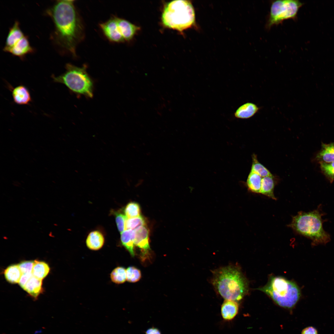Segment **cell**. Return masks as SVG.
I'll use <instances>...</instances> for the list:
<instances>
[{
  "label": "cell",
  "mask_w": 334,
  "mask_h": 334,
  "mask_svg": "<svg viewBox=\"0 0 334 334\" xmlns=\"http://www.w3.org/2000/svg\"><path fill=\"white\" fill-rule=\"evenodd\" d=\"M57 41L63 48L76 55V48L84 37L83 25L74 0H58L51 10Z\"/></svg>",
  "instance_id": "cell-1"
},
{
  "label": "cell",
  "mask_w": 334,
  "mask_h": 334,
  "mask_svg": "<svg viewBox=\"0 0 334 334\" xmlns=\"http://www.w3.org/2000/svg\"><path fill=\"white\" fill-rule=\"evenodd\" d=\"M212 282L216 290L225 300L239 301L248 290L247 280L240 268L235 265L216 270L213 273Z\"/></svg>",
  "instance_id": "cell-2"
},
{
  "label": "cell",
  "mask_w": 334,
  "mask_h": 334,
  "mask_svg": "<svg viewBox=\"0 0 334 334\" xmlns=\"http://www.w3.org/2000/svg\"><path fill=\"white\" fill-rule=\"evenodd\" d=\"M322 216L319 209L300 212L293 218L289 226L299 234L311 239L314 244H325L330 240V236L323 229Z\"/></svg>",
  "instance_id": "cell-3"
},
{
  "label": "cell",
  "mask_w": 334,
  "mask_h": 334,
  "mask_svg": "<svg viewBox=\"0 0 334 334\" xmlns=\"http://www.w3.org/2000/svg\"><path fill=\"white\" fill-rule=\"evenodd\" d=\"M161 19L165 27L182 32L193 24L195 20V11L189 1L174 0L165 5Z\"/></svg>",
  "instance_id": "cell-4"
},
{
  "label": "cell",
  "mask_w": 334,
  "mask_h": 334,
  "mask_svg": "<svg viewBox=\"0 0 334 334\" xmlns=\"http://www.w3.org/2000/svg\"><path fill=\"white\" fill-rule=\"evenodd\" d=\"M258 289L278 305L286 308L293 307L301 296L300 290L295 283L280 276L271 277L267 285Z\"/></svg>",
  "instance_id": "cell-5"
},
{
  "label": "cell",
  "mask_w": 334,
  "mask_h": 334,
  "mask_svg": "<svg viewBox=\"0 0 334 334\" xmlns=\"http://www.w3.org/2000/svg\"><path fill=\"white\" fill-rule=\"evenodd\" d=\"M66 71L58 76L53 75L55 82L62 84L71 91L89 98L93 96V82L84 66L79 67L70 63L66 64Z\"/></svg>",
  "instance_id": "cell-6"
},
{
  "label": "cell",
  "mask_w": 334,
  "mask_h": 334,
  "mask_svg": "<svg viewBox=\"0 0 334 334\" xmlns=\"http://www.w3.org/2000/svg\"><path fill=\"white\" fill-rule=\"evenodd\" d=\"M303 3L298 0H284L273 1L266 24V27L270 29L275 25L281 23L285 20L295 19L297 17L299 8Z\"/></svg>",
  "instance_id": "cell-7"
},
{
  "label": "cell",
  "mask_w": 334,
  "mask_h": 334,
  "mask_svg": "<svg viewBox=\"0 0 334 334\" xmlns=\"http://www.w3.org/2000/svg\"><path fill=\"white\" fill-rule=\"evenodd\" d=\"M99 25L104 35L109 41L117 43L125 41L119 30L116 17H112Z\"/></svg>",
  "instance_id": "cell-8"
},
{
  "label": "cell",
  "mask_w": 334,
  "mask_h": 334,
  "mask_svg": "<svg viewBox=\"0 0 334 334\" xmlns=\"http://www.w3.org/2000/svg\"><path fill=\"white\" fill-rule=\"evenodd\" d=\"M135 245L141 249L146 254L150 249L149 242V230L146 225L134 230Z\"/></svg>",
  "instance_id": "cell-9"
},
{
  "label": "cell",
  "mask_w": 334,
  "mask_h": 334,
  "mask_svg": "<svg viewBox=\"0 0 334 334\" xmlns=\"http://www.w3.org/2000/svg\"><path fill=\"white\" fill-rule=\"evenodd\" d=\"M34 50L30 45L28 37L24 36L13 46L8 49L6 52L23 58L27 54L33 52Z\"/></svg>",
  "instance_id": "cell-10"
},
{
  "label": "cell",
  "mask_w": 334,
  "mask_h": 334,
  "mask_svg": "<svg viewBox=\"0 0 334 334\" xmlns=\"http://www.w3.org/2000/svg\"><path fill=\"white\" fill-rule=\"evenodd\" d=\"M119 30L125 41L131 40L140 28L124 19L117 17Z\"/></svg>",
  "instance_id": "cell-11"
},
{
  "label": "cell",
  "mask_w": 334,
  "mask_h": 334,
  "mask_svg": "<svg viewBox=\"0 0 334 334\" xmlns=\"http://www.w3.org/2000/svg\"><path fill=\"white\" fill-rule=\"evenodd\" d=\"M12 94L14 102L19 105H27L32 101L30 92L25 86H18L15 88H11Z\"/></svg>",
  "instance_id": "cell-12"
},
{
  "label": "cell",
  "mask_w": 334,
  "mask_h": 334,
  "mask_svg": "<svg viewBox=\"0 0 334 334\" xmlns=\"http://www.w3.org/2000/svg\"><path fill=\"white\" fill-rule=\"evenodd\" d=\"M24 36L20 28L19 22L15 21L9 29L3 50L6 52Z\"/></svg>",
  "instance_id": "cell-13"
},
{
  "label": "cell",
  "mask_w": 334,
  "mask_h": 334,
  "mask_svg": "<svg viewBox=\"0 0 334 334\" xmlns=\"http://www.w3.org/2000/svg\"><path fill=\"white\" fill-rule=\"evenodd\" d=\"M239 309L238 304L237 301L225 300L221 307V312L224 319L230 320L233 319L237 314Z\"/></svg>",
  "instance_id": "cell-14"
},
{
  "label": "cell",
  "mask_w": 334,
  "mask_h": 334,
  "mask_svg": "<svg viewBox=\"0 0 334 334\" xmlns=\"http://www.w3.org/2000/svg\"><path fill=\"white\" fill-rule=\"evenodd\" d=\"M259 108L252 102H247L240 106L234 113L235 117L241 119H248L254 116Z\"/></svg>",
  "instance_id": "cell-15"
},
{
  "label": "cell",
  "mask_w": 334,
  "mask_h": 334,
  "mask_svg": "<svg viewBox=\"0 0 334 334\" xmlns=\"http://www.w3.org/2000/svg\"><path fill=\"white\" fill-rule=\"evenodd\" d=\"M104 237L100 232L95 230L91 232L87 236L86 244L90 250H98L101 249L104 243Z\"/></svg>",
  "instance_id": "cell-16"
},
{
  "label": "cell",
  "mask_w": 334,
  "mask_h": 334,
  "mask_svg": "<svg viewBox=\"0 0 334 334\" xmlns=\"http://www.w3.org/2000/svg\"><path fill=\"white\" fill-rule=\"evenodd\" d=\"M316 158L319 162H334V142L328 144L322 143L321 148L317 155Z\"/></svg>",
  "instance_id": "cell-17"
},
{
  "label": "cell",
  "mask_w": 334,
  "mask_h": 334,
  "mask_svg": "<svg viewBox=\"0 0 334 334\" xmlns=\"http://www.w3.org/2000/svg\"><path fill=\"white\" fill-rule=\"evenodd\" d=\"M31 296L36 299L42 291V280L32 276L23 289Z\"/></svg>",
  "instance_id": "cell-18"
},
{
  "label": "cell",
  "mask_w": 334,
  "mask_h": 334,
  "mask_svg": "<svg viewBox=\"0 0 334 334\" xmlns=\"http://www.w3.org/2000/svg\"><path fill=\"white\" fill-rule=\"evenodd\" d=\"M135 230L127 229L121 233V241L122 245L127 250L132 256L135 255Z\"/></svg>",
  "instance_id": "cell-19"
},
{
  "label": "cell",
  "mask_w": 334,
  "mask_h": 334,
  "mask_svg": "<svg viewBox=\"0 0 334 334\" xmlns=\"http://www.w3.org/2000/svg\"><path fill=\"white\" fill-rule=\"evenodd\" d=\"M275 181L274 176H267L262 178L260 193L275 199L274 194Z\"/></svg>",
  "instance_id": "cell-20"
},
{
  "label": "cell",
  "mask_w": 334,
  "mask_h": 334,
  "mask_svg": "<svg viewBox=\"0 0 334 334\" xmlns=\"http://www.w3.org/2000/svg\"><path fill=\"white\" fill-rule=\"evenodd\" d=\"M4 275L6 280L12 284L19 282L22 273L18 264L9 266L4 271Z\"/></svg>",
  "instance_id": "cell-21"
},
{
  "label": "cell",
  "mask_w": 334,
  "mask_h": 334,
  "mask_svg": "<svg viewBox=\"0 0 334 334\" xmlns=\"http://www.w3.org/2000/svg\"><path fill=\"white\" fill-rule=\"evenodd\" d=\"M49 271V267L47 263L42 261L34 260L32 271V274L34 276L42 280L47 275Z\"/></svg>",
  "instance_id": "cell-22"
},
{
  "label": "cell",
  "mask_w": 334,
  "mask_h": 334,
  "mask_svg": "<svg viewBox=\"0 0 334 334\" xmlns=\"http://www.w3.org/2000/svg\"><path fill=\"white\" fill-rule=\"evenodd\" d=\"M262 178L258 174L250 171L246 183L248 189L253 192L260 193Z\"/></svg>",
  "instance_id": "cell-23"
},
{
  "label": "cell",
  "mask_w": 334,
  "mask_h": 334,
  "mask_svg": "<svg viewBox=\"0 0 334 334\" xmlns=\"http://www.w3.org/2000/svg\"><path fill=\"white\" fill-rule=\"evenodd\" d=\"M252 159L251 171L258 174L262 178L272 175L266 168L259 162L255 154L253 155Z\"/></svg>",
  "instance_id": "cell-24"
},
{
  "label": "cell",
  "mask_w": 334,
  "mask_h": 334,
  "mask_svg": "<svg viewBox=\"0 0 334 334\" xmlns=\"http://www.w3.org/2000/svg\"><path fill=\"white\" fill-rule=\"evenodd\" d=\"M111 280L117 284L124 283L126 280V270L122 267L115 268L110 275Z\"/></svg>",
  "instance_id": "cell-25"
},
{
  "label": "cell",
  "mask_w": 334,
  "mask_h": 334,
  "mask_svg": "<svg viewBox=\"0 0 334 334\" xmlns=\"http://www.w3.org/2000/svg\"><path fill=\"white\" fill-rule=\"evenodd\" d=\"M124 212L125 215L128 218L139 216H140L141 213L140 206L137 203H129L125 207Z\"/></svg>",
  "instance_id": "cell-26"
},
{
  "label": "cell",
  "mask_w": 334,
  "mask_h": 334,
  "mask_svg": "<svg viewBox=\"0 0 334 334\" xmlns=\"http://www.w3.org/2000/svg\"><path fill=\"white\" fill-rule=\"evenodd\" d=\"M146 225L144 218L141 216L127 219L125 223L126 229H136L138 228Z\"/></svg>",
  "instance_id": "cell-27"
},
{
  "label": "cell",
  "mask_w": 334,
  "mask_h": 334,
  "mask_svg": "<svg viewBox=\"0 0 334 334\" xmlns=\"http://www.w3.org/2000/svg\"><path fill=\"white\" fill-rule=\"evenodd\" d=\"M323 173L331 182L334 181V162L325 163L319 162Z\"/></svg>",
  "instance_id": "cell-28"
},
{
  "label": "cell",
  "mask_w": 334,
  "mask_h": 334,
  "mask_svg": "<svg viewBox=\"0 0 334 334\" xmlns=\"http://www.w3.org/2000/svg\"><path fill=\"white\" fill-rule=\"evenodd\" d=\"M141 277L140 271L134 267L131 266L126 269V280L130 282L138 281Z\"/></svg>",
  "instance_id": "cell-29"
},
{
  "label": "cell",
  "mask_w": 334,
  "mask_h": 334,
  "mask_svg": "<svg viewBox=\"0 0 334 334\" xmlns=\"http://www.w3.org/2000/svg\"><path fill=\"white\" fill-rule=\"evenodd\" d=\"M115 215L118 229L122 233L126 230L125 223L127 217L123 213L119 212H115Z\"/></svg>",
  "instance_id": "cell-30"
},
{
  "label": "cell",
  "mask_w": 334,
  "mask_h": 334,
  "mask_svg": "<svg viewBox=\"0 0 334 334\" xmlns=\"http://www.w3.org/2000/svg\"><path fill=\"white\" fill-rule=\"evenodd\" d=\"M34 261H25L18 264L22 274L32 273V269Z\"/></svg>",
  "instance_id": "cell-31"
},
{
  "label": "cell",
  "mask_w": 334,
  "mask_h": 334,
  "mask_svg": "<svg viewBox=\"0 0 334 334\" xmlns=\"http://www.w3.org/2000/svg\"><path fill=\"white\" fill-rule=\"evenodd\" d=\"M32 276V273L22 274L19 284L23 289L29 279Z\"/></svg>",
  "instance_id": "cell-32"
},
{
  "label": "cell",
  "mask_w": 334,
  "mask_h": 334,
  "mask_svg": "<svg viewBox=\"0 0 334 334\" xmlns=\"http://www.w3.org/2000/svg\"><path fill=\"white\" fill-rule=\"evenodd\" d=\"M301 334H318V332L313 327H308L303 330Z\"/></svg>",
  "instance_id": "cell-33"
},
{
  "label": "cell",
  "mask_w": 334,
  "mask_h": 334,
  "mask_svg": "<svg viewBox=\"0 0 334 334\" xmlns=\"http://www.w3.org/2000/svg\"><path fill=\"white\" fill-rule=\"evenodd\" d=\"M145 334H161L160 330L156 328L152 327L148 329Z\"/></svg>",
  "instance_id": "cell-34"
}]
</instances>
